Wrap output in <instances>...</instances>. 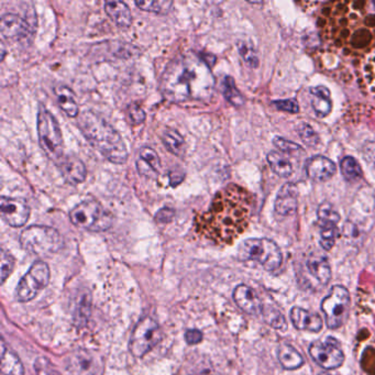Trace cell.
<instances>
[{
	"label": "cell",
	"instance_id": "cell-1",
	"mask_svg": "<svg viewBox=\"0 0 375 375\" xmlns=\"http://www.w3.org/2000/svg\"><path fill=\"white\" fill-rule=\"evenodd\" d=\"M252 209V197L236 184L219 190L205 214L196 220L204 237L220 245L231 243L247 229Z\"/></svg>",
	"mask_w": 375,
	"mask_h": 375
},
{
	"label": "cell",
	"instance_id": "cell-2",
	"mask_svg": "<svg viewBox=\"0 0 375 375\" xmlns=\"http://www.w3.org/2000/svg\"><path fill=\"white\" fill-rule=\"evenodd\" d=\"M161 93L169 102H203L211 98L215 77L208 62L194 53H186L171 61L160 81Z\"/></svg>",
	"mask_w": 375,
	"mask_h": 375
},
{
	"label": "cell",
	"instance_id": "cell-3",
	"mask_svg": "<svg viewBox=\"0 0 375 375\" xmlns=\"http://www.w3.org/2000/svg\"><path fill=\"white\" fill-rule=\"evenodd\" d=\"M369 1L331 3L323 24L328 38L338 47L367 49L375 45V9Z\"/></svg>",
	"mask_w": 375,
	"mask_h": 375
},
{
	"label": "cell",
	"instance_id": "cell-4",
	"mask_svg": "<svg viewBox=\"0 0 375 375\" xmlns=\"http://www.w3.org/2000/svg\"><path fill=\"white\" fill-rule=\"evenodd\" d=\"M79 128L105 159L114 164H123L128 160V148L123 137L102 116L85 110L79 115Z\"/></svg>",
	"mask_w": 375,
	"mask_h": 375
},
{
	"label": "cell",
	"instance_id": "cell-5",
	"mask_svg": "<svg viewBox=\"0 0 375 375\" xmlns=\"http://www.w3.org/2000/svg\"><path fill=\"white\" fill-rule=\"evenodd\" d=\"M40 146L45 155L58 164L64 154V141L60 125L54 116L43 106H40L37 119Z\"/></svg>",
	"mask_w": 375,
	"mask_h": 375
},
{
	"label": "cell",
	"instance_id": "cell-6",
	"mask_svg": "<svg viewBox=\"0 0 375 375\" xmlns=\"http://www.w3.org/2000/svg\"><path fill=\"white\" fill-rule=\"evenodd\" d=\"M20 245L34 256L49 257L63 247L60 232L47 226H30L21 232Z\"/></svg>",
	"mask_w": 375,
	"mask_h": 375
},
{
	"label": "cell",
	"instance_id": "cell-7",
	"mask_svg": "<svg viewBox=\"0 0 375 375\" xmlns=\"http://www.w3.org/2000/svg\"><path fill=\"white\" fill-rule=\"evenodd\" d=\"M238 257L243 261H256L266 268L274 271L281 266L283 256L279 245L266 238L247 239L240 245Z\"/></svg>",
	"mask_w": 375,
	"mask_h": 375
},
{
	"label": "cell",
	"instance_id": "cell-8",
	"mask_svg": "<svg viewBox=\"0 0 375 375\" xmlns=\"http://www.w3.org/2000/svg\"><path fill=\"white\" fill-rule=\"evenodd\" d=\"M70 219L72 224L81 229L100 232L109 229L114 217L102 204L95 201L79 203L70 209Z\"/></svg>",
	"mask_w": 375,
	"mask_h": 375
},
{
	"label": "cell",
	"instance_id": "cell-9",
	"mask_svg": "<svg viewBox=\"0 0 375 375\" xmlns=\"http://www.w3.org/2000/svg\"><path fill=\"white\" fill-rule=\"evenodd\" d=\"M321 307L329 328L342 327L349 316L350 294L348 289L340 285L332 287L328 296L321 302Z\"/></svg>",
	"mask_w": 375,
	"mask_h": 375
},
{
	"label": "cell",
	"instance_id": "cell-10",
	"mask_svg": "<svg viewBox=\"0 0 375 375\" xmlns=\"http://www.w3.org/2000/svg\"><path fill=\"white\" fill-rule=\"evenodd\" d=\"M49 282V266L43 261L34 262L28 273L19 282L16 289L17 300L21 303L30 302L42 289L47 286Z\"/></svg>",
	"mask_w": 375,
	"mask_h": 375
},
{
	"label": "cell",
	"instance_id": "cell-11",
	"mask_svg": "<svg viewBox=\"0 0 375 375\" xmlns=\"http://www.w3.org/2000/svg\"><path fill=\"white\" fill-rule=\"evenodd\" d=\"M162 332L157 321L146 317L139 321L130 339L131 353L136 358H142L151 351L161 342Z\"/></svg>",
	"mask_w": 375,
	"mask_h": 375
},
{
	"label": "cell",
	"instance_id": "cell-12",
	"mask_svg": "<svg viewBox=\"0 0 375 375\" xmlns=\"http://www.w3.org/2000/svg\"><path fill=\"white\" fill-rule=\"evenodd\" d=\"M309 355L316 363L326 370H334L344 362V352L332 337H328L325 342L318 340L310 344Z\"/></svg>",
	"mask_w": 375,
	"mask_h": 375
},
{
	"label": "cell",
	"instance_id": "cell-13",
	"mask_svg": "<svg viewBox=\"0 0 375 375\" xmlns=\"http://www.w3.org/2000/svg\"><path fill=\"white\" fill-rule=\"evenodd\" d=\"M0 213L3 222L11 227H22L30 218V207L21 198L5 197L0 199Z\"/></svg>",
	"mask_w": 375,
	"mask_h": 375
},
{
	"label": "cell",
	"instance_id": "cell-14",
	"mask_svg": "<svg viewBox=\"0 0 375 375\" xmlns=\"http://www.w3.org/2000/svg\"><path fill=\"white\" fill-rule=\"evenodd\" d=\"M66 367L70 375H96L98 361L91 352L79 349L68 355Z\"/></svg>",
	"mask_w": 375,
	"mask_h": 375
},
{
	"label": "cell",
	"instance_id": "cell-15",
	"mask_svg": "<svg viewBox=\"0 0 375 375\" xmlns=\"http://www.w3.org/2000/svg\"><path fill=\"white\" fill-rule=\"evenodd\" d=\"M56 165L60 169L63 178L70 185H79L86 180V167L79 158L73 157V155H64Z\"/></svg>",
	"mask_w": 375,
	"mask_h": 375
},
{
	"label": "cell",
	"instance_id": "cell-16",
	"mask_svg": "<svg viewBox=\"0 0 375 375\" xmlns=\"http://www.w3.org/2000/svg\"><path fill=\"white\" fill-rule=\"evenodd\" d=\"M0 31L3 39L17 41L28 37L30 34V28L26 21L18 15L6 13L0 21Z\"/></svg>",
	"mask_w": 375,
	"mask_h": 375
},
{
	"label": "cell",
	"instance_id": "cell-17",
	"mask_svg": "<svg viewBox=\"0 0 375 375\" xmlns=\"http://www.w3.org/2000/svg\"><path fill=\"white\" fill-rule=\"evenodd\" d=\"M305 169L308 178L315 182H326L337 172V167L334 162L323 155L310 158L306 162Z\"/></svg>",
	"mask_w": 375,
	"mask_h": 375
},
{
	"label": "cell",
	"instance_id": "cell-18",
	"mask_svg": "<svg viewBox=\"0 0 375 375\" xmlns=\"http://www.w3.org/2000/svg\"><path fill=\"white\" fill-rule=\"evenodd\" d=\"M234 300L245 313L250 315H258L263 310L258 294L254 292V289L247 285L241 284L236 287Z\"/></svg>",
	"mask_w": 375,
	"mask_h": 375
},
{
	"label": "cell",
	"instance_id": "cell-19",
	"mask_svg": "<svg viewBox=\"0 0 375 375\" xmlns=\"http://www.w3.org/2000/svg\"><path fill=\"white\" fill-rule=\"evenodd\" d=\"M297 197H298V190L296 186L292 183H286L282 186L277 193L274 209L281 216H289L294 214L297 211Z\"/></svg>",
	"mask_w": 375,
	"mask_h": 375
},
{
	"label": "cell",
	"instance_id": "cell-20",
	"mask_svg": "<svg viewBox=\"0 0 375 375\" xmlns=\"http://www.w3.org/2000/svg\"><path fill=\"white\" fill-rule=\"evenodd\" d=\"M291 321L295 328L298 330H309L318 332L323 328V321L321 316L310 313L308 310L300 307H293L289 314Z\"/></svg>",
	"mask_w": 375,
	"mask_h": 375
},
{
	"label": "cell",
	"instance_id": "cell-21",
	"mask_svg": "<svg viewBox=\"0 0 375 375\" xmlns=\"http://www.w3.org/2000/svg\"><path fill=\"white\" fill-rule=\"evenodd\" d=\"M307 268L309 273L317 280L321 285L328 284L331 279L330 264L327 257L314 253L307 260Z\"/></svg>",
	"mask_w": 375,
	"mask_h": 375
},
{
	"label": "cell",
	"instance_id": "cell-22",
	"mask_svg": "<svg viewBox=\"0 0 375 375\" xmlns=\"http://www.w3.org/2000/svg\"><path fill=\"white\" fill-rule=\"evenodd\" d=\"M105 11L120 28H129L132 24V15L128 5L123 1H107Z\"/></svg>",
	"mask_w": 375,
	"mask_h": 375
},
{
	"label": "cell",
	"instance_id": "cell-23",
	"mask_svg": "<svg viewBox=\"0 0 375 375\" xmlns=\"http://www.w3.org/2000/svg\"><path fill=\"white\" fill-rule=\"evenodd\" d=\"M310 94H312V106L318 117L328 116L332 108L330 91L325 86L312 87Z\"/></svg>",
	"mask_w": 375,
	"mask_h": 375
},
{
	"label": "cell",
	"instance_id": "cell-24",
	"mask_svg": "<svg viewBox=\"0 0 375 375\" xmlns=\"http://www.w3.org/2000/svg\"><path fill=\"white\" fill-rule=\"evenodd\" d=\"M54 94L61 109L66 112L68 117L75 118L79 116V104L76 102L75 95L72 89L66 85H59L54 89Z\"/></svg>",
	"mask_w": 375,
	"mask_h": 375
},
{
	"label": "cell",
	"instance_id": "cell-25",
	"mask_svg": "<svg viewBox=\"0 0 375 375\" xmlns=\"http://www.w3.org/2000/svg\"><path fill=\"white\" fill-rule=\"evenodd\" d=\"M162 142L164 144L167 151L175 157L181 158V159L185 157V140L178 130L167 129L162 135Z\"/></svg>",
	"mask_w": 375,
	"mask_h": 375
},
{
	"label": "cell",
	"instance_id": "cell-26",
	"mask_svg": "<svg viewBox=\"0 0 375 375\" xmlns=\"http://www.w3.org/2000/svg\"><path fill=\"white\" fill-rule=\"evenodd\" d=\"M277 357L286 370H296L304 365V359L300 352L291 344H282L277 350Z\"/></svg>",
	"mask_w": 375,
	"mask_h": 375
},
{
	"label": "cell",
	"instance_id": "cell-27",
	"mask_svg": "<svg viewBox=\"0 0 375 375\" xmlns=\"http://www.w3.org/2000/svg\"><path fill=\"white\" fill-rule=\"evenodd\" d=\"M1 372L3 375H24V365L15 352L7 349L3 342L1 348Z\"/></svg>",
	"mask_w": 375,
	"mask_h": 375
},
{
	"label": "cell",
	"instance_id": "cell-28",
	"mask_svg": "<svg viewBox=\"0 0 375 375\" xmlns=\"http://www.w3.org/2000/svg\"><path fill=\"white\" fill-rule=\"evenodd\" d=\"M272 171L280 178H287L293 174V165L286 157L277 151H271L266 155Z\"/></svg>",
	"mask_w": 375,
	"mask_h": 375
},
{
	"label": "cell",
	"instance_id": "cell-29",
	"mask_svg": "<svg viewBox=\"0 0 375 375\" xmlns=\"http://www.w3.org/2000/svg\"><path fill=\"white\" fill-rule=\"evenodd\" d=\"M342 176L349 182H355L362 178V169L355 158L346 157L340 163Z\"/></svg>",
	"mask_w": 375,
	"mask_h": 375
},
{
	"label": "cell",
	"instance_id": "cell-30",
	"mask_svg": "<svg viewBox=\"0 0 375 375\" xmlns=\"http://www.w3.org/2000/svg\"><path fill=\"white\" fill-rule=\"evenodd\" d=\"M136 5L141 10L158 13V15H167L173 8V1H167V0H160V1L142 0V1H136Z\"/></svg>",
	"mask_w": 375,
	"mask_h": 375
},
{
	"label": "cell",
	"instance_id": "cell-31",
	"mask_svg": "<svg viewBox=\"0 0 375 375\" xmlns=\"http://www.w3.org/2000/svg\"><path fill=\"white\" fill-rule=\"evenodd\" d=\"M222 89H224V97L230 104L235 105V106H243L245 99H243L239 89L236 86L235 81L232 77H230V76L224 77Z\"/></svg>",
	"mask_w": 375,
	"mask_h": 375
},
{
	"label": "cell",
	"instance_id": "cell-32",
	"mask_svg": "<svg viewBox=\"0 0 375 375\" xmlns=\"http://www.w3.org/2000/svg\"><path fill=\"white\" fill-rule=\"evenodd\" d=\"M338 237L339 229L337 224H321V245L325 250H331Z\"/></svg>",
	"mask_w": 375,
	"mask_h": 375
},
{
	"label": "cell",
	"instance_id": "cell-33",
	"mask_svg": "<svg viewBox=\"0 0 375 375\" xmlns=\"http://www.w3.org/2000/svg\"><path fill=\"white\" fill-rule=\"evenodd\" d=\"M262 313H263L264 319H266V323L270 326L275 329H279V330H286V321H285L284 316H283V314L280 310L275 309L273 307H266L262 310Z\"/></svg>",
	"mask_w": 375,
	"mask_h": 375
},
{
	"label": "cell",
	"instance_id": "cell-34",
	"mask_svg": "<svg viewBox=\"0 0 375 375\" xmlns=\"http://www.w3.org/2000/svg\"><path fill=\"white\" fill-rule=\"evenodd\" d=\"M317 215L321 224H337L340 220V215L330 203L321 204L318 208Z\"/></svg>",
	"mask_w": 375,
	"mask_h": 375
},
{
	"label": "cell",
	"instance_id": "cell-35",
	"mask_svg": "<svg viewBox=\"0 0 375 375\" xmlns=\"http://www.w3.org/2000/svg\"><path fill=\"white\" fill-rule=\"evenodd\" d=\"M91 306L89 294L82 295L75 310V321L79 326H83L89 321V315H91Z\"/></svg>",
	"mask_w": 375,
	"mask_h": 375
},
{
	"label": "cell",
	"instance_id": "cell-36",
	"mask_svg": "<svg viewBox=\"0 0 375 375\" xmlns=\"http://www.w3.org/2000/svg\"><path fill=\"white\" fill-rule=\"evenodd\" d=\"M273 144L275 146V148H279L280 151L283 152V153L289 154V155H293V157H300V155L305 154L302 146L294 144L292 141L281 138V137L274 138Z\"/></svg>",
	"mask_w": 375,
	"mask_h": 375
},
{
	"label": "cell",
	"instance_id": "cell-37",
	"mask_svg": "<svg viewBox=\"0 0 375 375\" xmlns=\"http://www.w3.org/2000/svg\"><path fill=\"white\" fill-rule=\"evenodd\" d=\"M139 159L146 162V164L152 167L158 174L161 172V160H160L159 155H158L157 152L154 151L153 148H148V146H144V148H141L140 152H139Z\"/></svg>",
	"mask_w": 375,
	"mask_h": 375
},
{
	"label": "cell",
	"instance_id": "cell-38",
	"mask_svg": "<svg viewBox=\"0 0 375 375\" xmlns=\"http://www.w3.org/2000/svg\"><path fill=\"white\" fill-rule=\"evenodd\" d=\"M238 49H239L240 54L247 66L250 68H258V54H257L256 49H253L252 45L245 43V42H240L238 45Z\"/></svg>",
	"mask_w": 375,
	"mask_h": 375
},
{
	"label": "cell",
	"instance_id": "cell-39",
	"mask_svg": "<svg viewBox=\"0 0 375 375\" xmlns=\"http://www.w3.org/2000/svg\"><path fill=\"white\" fill-rule=\"evenodd\" d=\"M297 131H298L300 139L304 141V144H307L308 146H316L319 144V137H318L317 132L308 123H300Z\"/></svg>",
	"mask_w": 375,
	"mask_h": 375
},
{
	"label": "cell",
	"instance_id": "cell-40",
	"mask_svg": "<svg viewBox=\"0 0 375 375\" xmlns=\"http://www.w3.org/2000/svg\"><path fill=\"white\" fill-rule=\"evenodd\" d=\"M15 263L16 261L10 253L6 252L5 250L1 251V283H5L7 277L10 275L15 268Z\"/></svg>",
	"mask_w": 375,
	"mask_h": 375
},
{
	"label": "cell",
	"instance_id": "cell-41",
	"mask_svg": "<svg viewBox=\"0 0 375 375\" xmlns=\"http://www.w3.org/2000/svg\"><path fill=\"white\" fill-rule=\"evenodd\" d=\"M362 367L363 370L367 371L370 375H375V349L373 348H367L363 352L362 357Z\"/></svg>",
	"mask_w": 375,
	"mask_h": 375
},
{
	"label": "cell",
	"instance_id": "cell-42",
	"mask_svg": "<svg viewBox=\"0 0 375 375\" xmlns=\"http://www.w3.org/2000/svg\"><path fill=\"white\" fill-rule=\"evenodd\" d=\"M34 369L37 371L38 375H60L45 358H39L36 361Z\"/></svg>",
	"mask_w": 375,
	"mask_h": 375
},
{
	"label": "cell",
	"instance_id": "cell-43",
	"mask_svg": "<svg viewBox=\"0 0 375 375\" xmlns=\"http://www.w3.org/2000/svg\"><path fill=\"white\" fill-rule=\"evenodd\" d=\"M274 105L277 106V109L289 112V114H296V112H300V106H298L296 99L277 100V102H274Z\"/></svg>",
	"mask_w": 375,
	"mask_h": 375
},
{
	"label": "cell",
	"instance_id": "cell-44",
	"mask_svg": "<svg viewBox=\"0 0 375 375\" xmlns=\"http://www.w3.org/2000/svg\"><path fill=\"white\" fill-rule=\"evenodd\" d=\"M129 117H130L133 123L140 125L146 120V112L138 105H131L130 107H129Z\"/></svg>",
	"mask_w": 375,
	"mask_h": 375
},
{
	"label": "cell",
	"instance_id": "cell-45",
	"mask_svg": "<svg viewBox=\"0 0 375 375\" xmlns=\"http://www.w3.org/2000/svg\"><path fill=\"white\" fill-rule=\"evenodd\" d=\"M137 169H138L139 174L146 176V178H155L159 175L152 167H148L146 162L142 161L139 158L137 160Z\"/></svg>",
	"mask_w": 375,
	"mask_h": 375
},
{
	"label": "cell",
	"instance_id": "cell-46",
	"mask_svg": "<svg viewBox=\"0 0 375 375\" xmlns=\"http://www.w3.org/2000/svg\"><path fill=\"white\" fill-rule=\"evenodd\" d=\"M365 159H367V163L371 165V169H372L373 174L375 176V141L374 142H370L365 146Z\"/></svg>",
	"mask_w": 375,
	"mask_h": 375
},
{
	"label": "cell",
	"instance_id": "cell-47",
	"mask_svg": "<svg viewBox=\"0 0 375 375\" xmlns=\"http://www.w3.org/2000/svg\"><path fill=\"white\" fill-rule=\"evenodd\" d=\"M185 340L188 344H197L203 340V334L198 329H188L185 332Z\"/></svg>",
	"mask_w": 375,
	"mask_h": 375
},
{
	"label": "cell",
	"instance_id": "cell-48",
	"mask_svg": "<svg viewBox=\"0 0 375 375\" xmlns=\"http://www.w3.org/2000/svg\"><path fill=\"white\" fill-rule=\"evenodd\" d=\"M175 211L171 208H163L158 213L155 219L157 222H169L172 220L173 217H174Z\"/></svg>",
	"mask_w": 375,
	"mask_h": 375
},
{
	"label": "cell",
	"instance_id": "cell-49",
	"mask_svg": "<svg viewBox=\"0 0 375 375\" xmlns=\"http://www.w3.org/2000/svg\"><path fill=\"white\" fill-rule=\"evenodd\" d=\"M178 176H180V178H182V176H185V175H184V173H182V174H178V173L176 172L171 173V176H169V183H171V185H178V182L176 178H178Z\"/></svg>",
	"mask_w": 375,
	"mask_h": 375
},
{
	"label": "cell",
	"instance_id": "cell-50",
	"mask_svg": "<svg viewBox=\"0 0 375 375\" xmlns=\"http://www.w3.org/2000/svg\"><path fill=\"white\" fill-rule=\"evenodd\" d=\"M5 55H6L5 45H3V43H1V60H3V58H5Z\"/></svg>",
	"mask_w": 375,
	"mask_h": 375
},
{
	"label": "cell",
	"instance_id": "cell-51",
	"mask_svg": "<svg viewBox=\"0 0 375 375\" xmlns=\"http://www.w3.org/2000/svg\"><path fill=\"white\" fill-rule=\"evenodd\" d=\"M321 375H331V374H329V373H321Z\"/></svg>",
	"mask_w": 375,
	"mask_h": 375
}]
</instances>
